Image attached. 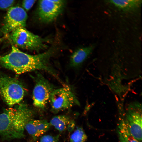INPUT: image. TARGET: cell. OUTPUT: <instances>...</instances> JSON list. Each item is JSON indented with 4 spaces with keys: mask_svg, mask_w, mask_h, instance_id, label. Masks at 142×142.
<instances>
[{
    "mask_svg": "<svg viewBox=\"0 0 142 142\" xmlns=\"http://www.w3.org/2000/svg\"><path fill=\"white\" fill-rule=\"evenodd\" d=\"M7 54L0 57V65L17 74L36 70L49 73L58 79L56 72L50 63L51 58L57 52L58 46L55 43L47 50L36 55H31L21 51L13 45Z\"/></svg>",
    "mask_w": 142,
    "mask_h": 142,
    "instance_id": "1",
    "label": "cell"
},
{
    "mask_svg": "<svg viewBox=\"0 0 142 142\" xmlns=\"http://www.w3.org/2000/svg\"><path fill=\"white\" fill-rule=\"evenodd\" d=\"M33 115L32 110L23 104L6 109L0 114V135L10 139L24 137L25 126Z\"/></svg>",
    "mask_w": 142,
    "mask_h": 142,
    "instance_id": "2",
    "label": "cell"
},
{
    "mask_svg": "<svg viewBox=\"0 0 142 142\" xmlns=\"http://www.w3.org/2000/svg\"><path fill=\"white\" fill-rule=\"evenodd\" d=\"M9 38L15 45L22 49L39 51L48 47V40L30 32L25 27H18L10 33Z\"/></svg>",
    "mask_w": 142,
    "mask_h": 142,
    "instance_id": "3",
    "label": "cell"
},
{
    "mask_svg": "<svg viewBox=\"0 0 142 142\" xmlns=\"http://www.w3.org/2000/svg\"><path fill=\"white\" fill-rule=\"evenodd\" d=\"M25 93V88L18 80L0 70V94L7 105L12 106L19 104Z\"/></svg>",
    "mask_w": 142,
    "mask_h": 142,
    "instance_id": "4",
    "label": "cell"
},
{
    "mask_svg": "<svg viewBox=\"0 0 142 142\" xmlns=\"http://www.w3.org/2000/svg\"><path fill=\"white\" fill-rule=\"evenodd\" d=\"M51 110L56 113L69 109L80 103L77 96L68 86L55 89L49 99Z\"/></svg>",
    "mask_w": 142,
    "mask_h": 142,
    "instance_id": "5",
    "label": "cell"
},
{
    "mask_svg": "<svg viewBox=\"0 0 142 142\" xmlns=\"http://www.w3.org/2000/svg\"><path fill=\"white\" fill-rule=\"evenodd\" d=\"M33 93V104L37 108H44L55 89L54 85L42 74L37 73Z\"/></svg>",
    "mask_w": 142,
    "mask_h": 142,
    "instance_id": "6",
    "label": "cell"
},
{
    "mask_svg": "<svg viewBox=\"0 0 142 142\" xmlns=\"http://www.w3.org/2000/svg\"><path fill=\"white\" fill-rule=\"evenodd\" d=\"M132 135L139 142L142 141V108L138 103L130 104L126 109L124 118Z\"/></svg>",
    "mask_w": 142,
    "mask_h": 142,
    "instance_id": "7",
    "label": "cell"
},
{
    "mask_svg": "<svg viewBox=\"0 0 142 142\" xmlns=\"http://www.w3.org/2000/svg\"><path fill=\"white\" fill-rule=\"evenodd\" d=\"M65 3L59 0L39 1L37 11L39 21L45 24L54 21L62 12Z\"/></svg>",
    "mask_w": 142,
    "mask_h": 142,
    "instance_id": "8",
    "label": "cell"
},
{
    "mask_svg": "<svg viewBox=\"0 0 142 142\" xmlns=\"http://www.w3.org/2000/svg\"><path fill=\"white\" fill-rule=\"evenodd\" d=\"M27 18V14L23 8L18 6L11 7L4 17L1 32L7 34L18 27H25Z\"/></svg>",
    "mask_w": 142,
    "mask_h": 142,
    "instance_id": "9",
    "label": "cell"
},
{
    "mask_svg": "<svg viewBox=\"0 0 142 142\" xmlns=\"http://www.w3.org/2000/svg\"><path fill=\"white\" fill-rule=\"evenodd\" d=\"M51 126L49 122L46 120L32 119L27 123L25 129L36 139L47 132Z\"/></svg>",
    "mask_w": 142,
    "mask_h": 142,
    "instance_id": "10",
    "label": "cell"
},
{
    "mask_svg": "<svg viewBox=\"0 0 142 142\" xmlns=\"http://www.w3.org/2000/svg\"><path fill=\"white\" fill-rule=\"evenodd\" d=\"M94 46L91 45L77 49L71 55L69 60L71 67L77 68L81 65L93 51Z\"/></svg>",
    "mask_w": 142,
    "mask_h": 142,
    "instance_id": "11",
    "label": "cell"
},
{
    "mask_svg": "<svg viewBox=\"0 0 142 142\" xmlns=\"http://www.w3.org/2000/svg\"><path fill=\"white\" fill-rule=\"evenodd\" d=\"M72 120L68 116L60 115L53 117L49 123L60 132L65 131Z\"/></svg>",
    "mask_w": 142,
    "mask_h": 142,
    "instance_id": "12",
    "label": "cell"
},
{
    "mask_svg": "<svg viewBox=\"0 0 142 142\" xmlns=\"http://www.w3.org/2000/svg\"><path fill=\"white\" fill-rule=\"evenodd\" d=\"M118 127V133L121 142H139L131 133L124 118L120 120Z\"/></svg>",
    "mask_w": 142,
    "mask_h": 142,
    "instance_id": "13",
    "label": "cell"
},
{
    "mask_svg": "<svg viewBox=\"0 0 142 142\" xmlns=\"http://www.w3.org/2000/svg\"><path fill=\"white\" fill-rule=\"evenodd\" d=\"M109 1L117 7L125 10L135 8L141 3V1L138 0H112Z\"/></svg>",
    "mask_w": 142,
    "mask_h": 142,
    "instance_id": "14",
    "label": "cell"
},
{
    "mask_svg": "<svg viewBox=\"0 0 142 142\" xmlns=\"http://www.w3.org/2000/svg\"><path fill=\"white\" fill-rule=\"evenodd\" d=\"M87 136L83 128L77 127L71 134L70 142H85Z\"/></svg>",
    "mask_w": 142,
    "mask_h": 142,
    "instance_id": "15",
    "label": "cell"
},
{
    "mask_svg": "<svg viewBox=\"0 0 142 142\" xmlns=\"http://www.w3.org/2000/svg\"><path fill=\"white\" fill-rule=\"evenodd\" d=\"M59 135L55 136L46 135L42 136L40 138V142H58Z\"/></svg>",
    "mask_w": 142,
    "mask_h": 142,
    "instance_id": "16",
    "label": "cell"
},
{
    "mask_svg": "<svg viewBox=\"0 0 142 142\" xmlns=\"http://www.w3.org/2000/svg\"><path fill=\"white\" fill-rule=\"evenodd\" d=\"M15 2L14 0H0V9H9L12 7Z\"/></svg>",
    "mask_w": 142,
    "mask_h": 142,
    "instance_id": "17",
    "label": "cell"
},
{
    "mask_svg": "<svg viewBox=\"0 0 142 142\" xmlns=\"http://www.w3.org/2000/svg\"><path fill=\"white\" fill-rule=\"evenodd\" d=\"M35 0H24L22 2V6L25 11L29 10L36 2Z\"/></svg>",
    "mask_w": 142,
    "mask_h": 142,
    "instance_id": "18",
    "label": "cell"
},
{
    "mask_svg": "<svg viewBox=\"0 0 142 142\" xmlns=\"http://www.w3.org/2000/svg\"><path fill=\"white\" fill-rule=\"evenodd\" d=\"M75 126L74 122L73 120H71L68 124L67 129L68 131H71L73 130Z\"/></svg>",
    "mask_w": 142,
    "mask_h": 142,
    "instance_id": "19",
    "label": "cell"
}]
</instances>
